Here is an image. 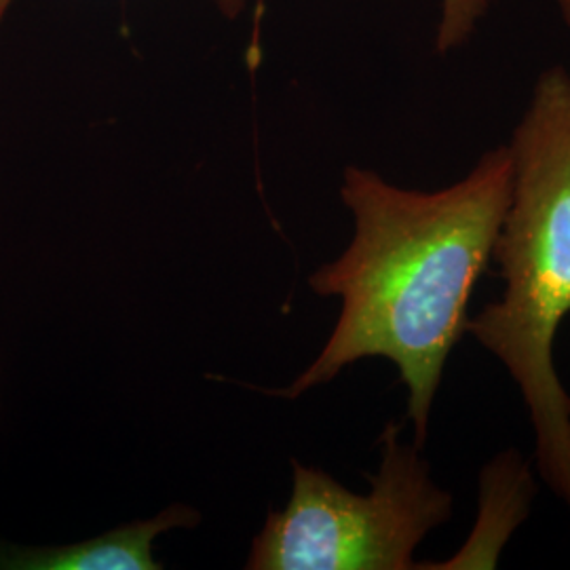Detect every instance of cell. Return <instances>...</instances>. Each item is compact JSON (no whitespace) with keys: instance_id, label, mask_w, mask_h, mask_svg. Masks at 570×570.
I'll use <instances>...</instances> for the list:
<instances>
[{"instance_id":"cell-1","label":"cell","mask_w":570,"mask_h":570,"mask_svg":"<svg viewBox=\"0 0 570 570\" xmlns=\"http://www.w3.org/2000/svg\"><path fill=\"white\" fill-rule=\"evenodd\" d=\"M511 183L508 144L440 190L404 188L348 165L341 199L353 237L308 277L317 296L341 301V313L317 357L273 395L296 400L362 360H389L406 385L414 444L423 449L444 367L468 332L473 287L510 207Z\"/></svg>"},{"instance_id":"cell-2","label":"cell","mask_w":570,"mask_h":570,"mask_svg":"<svg viewBox=\"0 0 570 570\" xmlns=\"http://www.w3.org/2000/svg\"><path fill=\"white\" fill-rule=\"evenodd\" d=\"M511 202L494 242L503 296L468 334L510 372L529 410L539 478L570 510V395L553 346L570 315V72H539L508 144Z\"/></svg>"},{"instance_id":"cell-3","label":"cell","mask_w":570,"mask_h":570,"mask_svg":"<svg viewBox=\"0 0 570 570\" xmlns=\"http://www.w3.org/2000/svg\"><path fill=\"white\" fill-rule=\"evenodd\" d=\"M366 494L324 469L292 461V494L252 541L249 570H416L414 551L454 515V494L433 478L423 449L389 423Z\"/></svg>"},{"instance_id":"cell-4","label":"cell","mask_w":570,"mask_h":570,"mask_svg":"<svg viewBox=\"0 0 570 570\" xmlns=\"http://www.w3.org/2000/svg\"><path fill=\"white\" fill-rule=\"evenodd\" d=\"M202 513L190 505H171L148 520H136L100 537L42 548H2V570H159L153 558L155 539L176 529H195Z\"/></svg>"},{"instance_id":"cell-5","label":"cell","mask_w":570,"mask_h":570,"mask_svg":"<svg viewBox=\"0 0 570 570\" xmlns=\"http://www.w3.org/2000/svg\"><path fill=\"white\" fill-rule=\"evenodd\" d=\"M534 480L529 461L515 450L494 456L480 473V510L475 529L446 562L423 569H497L501 551L530 513Z\"/></svg>"},{"instance_id":"cell-6","label":"cell","mask_w":570,"mask_h":570,"mask_svg":"<svg viewBox=\"0 0 570 570\" xmlns=\"http://www.w3.org/2000/svg\"><path fill=\"white\" fill-rule=\"evenodd\" d=\"M497 0H440L435 51L450 56L463 49L489 18Z\"/></svg>"},{"instance_id":"cell-7","label":"cell","mask_w":570,"mask_h":570,"mask_svg":"<svg viewBox=\"0 0 570 570\" xmlns=\"http://www.w3.org/2000/svg\"><path fill=\"white\" fill-rule=\"evenodd\" d=\"M11 4H13V0H0V23L4 20L7 11L11 9ZM220 4L228 18H235L244 9L245 0H220Z\"/></svg>"},{"instance_id":"cell-8","label":"cell","mask_w":570,"mask_h":570,"mask_svg":"<svg viewBox=\"0 0 570 570\" xmlns=\"http://www.w3.org/2000/svg\"><path fill=\"white\" fill-rule=\"evenodd\" d=\"M560 13L562 21L567 23V28L570 30V0H551Z\"/></svg>"}]
</instances>
